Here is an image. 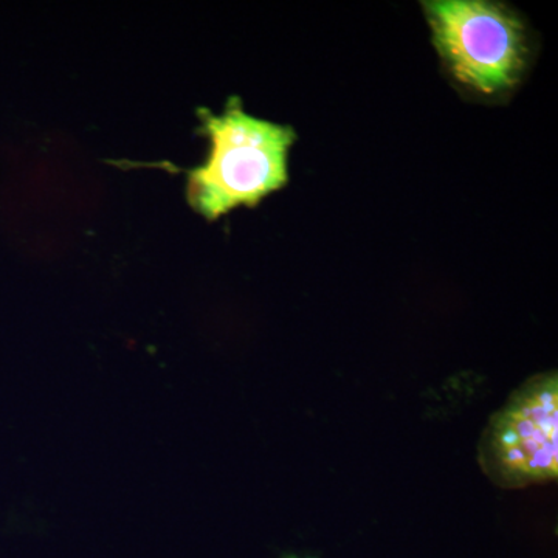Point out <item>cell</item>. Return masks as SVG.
Here are the masks:
<instances>
[{"mask_svg": "<svg viewBox=\"0 0 558 558\" xmlns=\"http://www.w3.org/2000/svg\"><path fill=\"white\" fill-rule=\"evenodd\" d=\"M199 117L209 153L190 171L186 197L205 219L256 207L289 182V150L296 140L292 128L250 116L236 97L219 116L201 109Z\"/></svg>", "mask_w": 558, "mask_h": 558, "instance_id": "obj_1", "label": "cell"}, {"mask_svg": "<svg viewBox=\"0 0 558 558\" xmlns=\"http://www.w3.org/2000/svg\"><path fill=\"white\" fill-rule=\"evenodd\" d=\"M422 5L440 60L461 86L495 97L520 83L529 44L515 11L488 0H433Z\"/></svg>", "mask_w": 558, "mask_h": 558, "instance_id": "obj_2", "label": "cell"}, {"mask_svg": "<svg viewBox=\"0 0 558 558\" xmlns=\"http://www.w3.org/2000/svg\"><path fill=\"white\" fill-rule=\"evenodd\" d=\"M480 464L499 487L521 488L557 480L558 377L538 374L512 392L488 421Z\"/></svg>", "mask_w": 558, "mask_h": 558, "instance_id": "obj_3", "label": "cell"}, {"mask_svg": "<svg viewBox=\"0 0 558 558\" xmlns=\"http://www.w3.org/2000/svg\"><path fill=\"white\" fill-rule=\"evenodd\" d=\"M288 558H295V557H288Z\"/></svg>", "mask_w": 558, "mask_h": 558, "instance_id": "obj_4", "label": "cell"}]
</instances>
